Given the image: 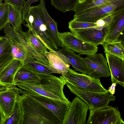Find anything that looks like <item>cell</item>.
<instances>
[{
    "mask_svg": "<svg viewBox=\"0 0 124 124\" xmlns=\"http://www.w3.org/2000/svg\"><path fill=\"white\" fill-rule=\"evenodd\" d=\"M14 59L11 45L4 36L0 37V72Z\"/></svg>",
    "mask_w": 124,
    "mask_h": 124,
    "instance_id": "20",
    "label": "cell"
},
{
    "mask_svg": "<svg viewBox=\"0 0 124 124\" xmlns=\"http://www.w3.org/2000/svg\"><path fill=\"white\" fill-rule=\"evenodd\" d=\"M65 85L66 82L62 78L51 74L40 75L39 79L17 83L15 85L32 94L70 103L71 102L66 97L63 92Z\"/></svg>",
    "mask_w": 124,
    "mask_h": 124,
    "instance_id": "1",
    "label": "cell"
},
{
    "mask_svg": "<svg viewBox=\"0 0 124 124\" xmlns=\"http://www.w3.org/2000/svg\"><path fill=\"white\" fill-rule=\"evenodd\" d=\"M8 22L13 27L20 32L22 31L21 24H24L22 14V10L9 4L8 10Z\"/></svg>",
    "mask_w": 124,
    "mask_h": 124,
    "instance_id": "26",
    "label": "cell"
},
{
    "mask_svg": "<svg viewBox=\"0 0 124 124\" xmlns=\"http://www.w3.org/2000/svg\"><path fill=\"white\" fill-rule=\"evenodd\" d=\"M112 83L124 86V60L120 58L105 53Z\"/></svg>",
    "mask_w": 124,
    "mask_h": 124,
    "instance_id": "16",
    "label": "cell"
},
{
    "mask_svg": "<svg viewBox=\"0 0 124 124\" xmlns=\"http://www.w3.org/2000/svg\"><path fill=\"white\" fill-rule=\"evenodd\" d=\"M6 116L0 108V124H4Z\"/></svg>",
    "mask_w": 124,
    "mask_h": 124,
    "instance_id": "35",
    "label": "cell"
},
{
    "mask_svg": "<svg viewBox=\"0 0 124 124\" xmlns=\"http://www.w3.org/2000/svg\"><path fill=\"white\" fill-rule=\"evenodd\" d=\"M60 77L79 89L100 92L108 91L103 87L99 79H96L87 74L79 73L70 68L66 73Z\"/></svg>",
    "mask_w": 124,
    "mask_h": 124,
    "instance_id": "5",
    "label": "cell"
},
{
    "mask_svg": "<svg viewBox=\"0 0 124 124\" xmlns=\"http://www.w3.org/2000/svg\"><path fill=\"white\" fill-rule=\"evenodd\" d=\"M25 66L38 74L49 75L52 74L51 71L47 66L35 60V58L30 54L28 55L23 62Z\"/></svg>",
    "mask_w": 124,
    "mask_h": 124,
    "instance_id": "23",
    "label": "cell"
},
{
    "mask_svg": "<svg viewBox=\"0 0 124 124\" xmlns=\"http://www.w3.org/2000/svg\"><path fill=\"white\" fill-rule=\"evenodd\" d=\"M23 92L52 112L62 123L70 103H64L45 96L32 94L26 91H23Z\"/></svg>",
    "mask_w": 124,
    "mask_h": 124,
    "instance_id": "12",
    "label": "cell"
},
{
    "mask_svg": "<svg viewBox=\"0 0 124 124\" xmlns=\"http://www.w3.org/2000/svg\"><path fill=\"white\" fill-rule=\"evenodd\" d=\"M118 108L111 106L90 110L87 124H124Z\"/></svg>",
    "mask_w": 124,
    "mask_h": 124,
    "instance_id": "8",
    "label": "cell"
},
{
    "mask_svg": "<svg viewBox=\"0 0 124 124\" xmlns=\"http://www.w3.org/2000/svg\"><path fill=\"white\" fill-rule=\"evenodd\" d=\"M40 78V75L23 65L17 72L14 78L13 85L19 82L38 80Z\"/></svg>",
    "mask_w": 124,
    "mask_h": 124,
    "instance_id": "24",
    "label": "cell"
},
{
    "mask_svg": "<svg viewBox=\"0 0 124 124\" xmlns=\"http://www.w3.org/2000/svg\"><path fill=\"white\" fill-rule=\"evenodd\" d=\"M78 3L80 4H82L84 2L87 0H77Z\"/></svg>",
    "mask_w": 124,
    "mask_h": 124,
    "instance_id": "39",
    "label": "cell"
},
{
    "mask_svg": "<svg viewBox=\"0 0 124 124\" xmlns=\"http://www.w3.org/2000/svg\"><path fill=\"white\" fill-rule=\"evenodd\" d=\"M24 1V0H4L5 2L8 3L22 10Z\"/></svg>",
    "mask_w": 124,
    "mask_h": 124,
    "instance_id": "33",
    "label": "cell"
},
{
    "mask_svg": "<svg viewBox=\"0 0 124 124\" xmlns=\"http://www.w3.org/2000/svg\"><path fill=\"white\" fill-rule=\"evenodd\" d=\"M104 52L119 57L124 60V47L121 41L116 40L111 42L104 41L102 44Z\"/></svg>",
    "mask_w": 124,
    "mask_h": 124,
    "instance_id": "27",
    "label": "cell"
},
{
    "mask_svg": "<svg viewBox=\"0 0 124 124\" xmlns=\"http://www.w3.org/2000/svg\"><path fill=\"white\" fill-rule=\"evenodd\" d=\"M58 51L69 60L70 64L75 70L82 73L87 74L86 66L79 54H76L74 51L63 46L61 49H58Z\"/></svg>",
    "mask_w": 124,
    "mask_h": 124,
    "instance_id": "19",
    "label": "cell"
},
{
    "mask_svg": "<svg viewBox=\"0 0 124 124\" xmlns=\"http://www.w3.org/2000/svg\"><path fill=\"white\" fill-rule=\"evenodd\" d=\"M23 113L20 104L17 101L14 108L7 117L4 124H22Z\"/></svg>",
    "mask_w": 124,
    "mask_h": 124,
    "instance_id": "28",
    "label": "cell"
},
{
    "mask_svg": "<svg viewBox=\"0 0 124 124\" xmlns=\"http://www.w3.org/2000/svg\"><path fill=\"white\" fill-rule=\"evenodd\" d=\"M4 28V37L11 45L14 59L23 62L29 54L18 40L16 36V30L11 26L9 22Z\"/></svg>",
    "mask_w": 124,
    "mask_h": 124,
    "instance_id": "13",
    "label": "cell"
},
{
    "mask_svg": "<svg viewBox=\"0 0 124 124\" xmlns=\"http://www.w3.org/2000/svg\"><path fill=\"white\" fill-rule=\"evenodd\" d=\"M116 84V83H112L111 86L109 88L108 90V91L112 95H113L115 93Z\"/></svg>",
    "mask_w": 124,
    "mask_h": 124,
    "instance_id": "36",
    "label": "cell"
},
{
    "mask_svg": "<svg viewBox=\"0 0 124 124\" xmlns=\"http://www.w3.org/2000/svg\"><path fill=\"white\" fill-rule=\"evenodd\" d=\"M78 3L77 0H51V5L63 13L73 11Z\"/></svg>",
    "mask_w": 124,
    "mask_h": 124,
    "instance_id": "29",
    "label": "cell"
},
{
    "mask_svg": "<svg viewBox=\"0 0 124 124\" xmlns=\"http://www.w3.org/2000/svg\"><path fill=\"white\" fill-rule=\"evenodd\" d=\"M17 101L23 113L22 124H62L58 118L38 101L20 90Z\"/></svg>",
    "mask_w": 124,
    "mask_h": 124,
    "instance_id": "2",
    "label": "cell"
},
{
    "mask_svg": "<svg viewBox=\"0 0 124 124\" xmlns=\"http://www.w3.org/2000/svg\"><path fill=\"white\" fill-rule=\"evenodd\" d=\"M45 56L49 62L47 67L52 74L56 73L62 75L66 73L68 71L70 63L69 60L60 52L58 51H47Z\"/></svg>",
    "mask_w": 124,
    "mask_h": 124,
    "instance_id": "14",
    "label": "cell"
},
{
    "mask_svg": "<svg viewBox=\"0 0 124 124\" xmlns=\"http://www.w3.org/2000/svg\"><path fill=\"white\" fill-rule=\"evenodd\" d=\"M10 87V86H7L0 82V92L5 90Z\"/></svg>",
    "mask_w": 124,
    "mask_h": 124,
    "instance_id": "38",
    "label": "cell"
},
{
    "mask_svg": "<svg viewBox=\"0 0 124 124\" xmlns=\"http://www.w3.org/2000/svg\"><path fill=\"white\" fill-rule=\"evenodd\" d=\"M113 19L108 25V31L104 41L111 42L116 40L124 30V5L116 9Z\"/></svg>",
    "mask_w": 124,
    "mask_h": 124,
    "instance_id": "15",
    "label": "cell"
},
{
    "mask_svg": "<svg viewBox=\"0 0 124 124\" xmlns=\"http://www.w3.org/2000/svg\"><path fill=\"white\" fill-rule=\"evenodd\" d=\"M9 4L4 2L0 5V31L8 22V10Z\"/></svg>",
    "mask_w": 124,
    "mask_h": 124,
    "instance_id": "30",
    "label": "cell"
},
{
    "mask_svg": "<svg viewBox=\"0 0 124 124\" xmlns=\"http://www.w3.org/2000/svg\"><path fill=\"white\" fill-rule=\"evenodd\" d=\"M23 65V62L14 59L0 72V82L9 86L14 85L15 76L19 69Z\"/></svg>",
    "mask_w": 124,
    "mask_h": 124,
    "instance_id": "18",
    "label": "cell"
},
{
    "mask_svg": "<svg viewBox=\"0 0 124 124\" xmlns=\"http://www.w3.org/2000/svg\"><path fill=\"white\" fill-rule=\"evenodd\" d=\"M95 23L99 27L103 26L106 25L105 24V22L102 19L98 20Z\"/></svg>",
    "mask_w": 124,
    "mask_h": 124,
    "instance_id": "37",
    "label": "cell"
},
{
    "mask_svg": "<svg viewBox=\"0 0 124 124\" xmlns=\"http://www.w3.org/2000/svg\"><path fill=\"white\" fill-rule=\"evenodd\" d=\"M108 25L97 26L70 30V32L82 40L96 46L102 45L108 31Z\"/></svg>",
    "mask_w": 124,
    "mask_h": 124,
    "instance_id": "11",
    "label": "cell"
},
{
    "mask_svg": "<svg viewBox=\"0 0 124 124\" xmlns=\"http://www.w3.org/2000/svg\"><path fill=\"white\" fill-rule=\"evenodd\" d=\"M68 24V27L70 31L75 29H81L98 26L95 23L78 21L73 19L69 22Z\"/></svg>",
    "mask_w": 124,
    "mask_h": 124,
    "instance_id": "31",
    "label": "cell"
},
{
    "mask_svg": "<svg viewBox=\"0 0 124 124\" xmlns=\"http://www.w3.org/2000/svg\"><path fill=\"white\" fill-rule=\"evenodd\" d=\"M82 60L86 66L88 75L96 79L110 76L107 59L102 54L87 56Z\"/></svg>",
    "mask_w": 124,
    "mask_h": 124,
    "instance_id": "9",
    "label": "cell"
},
{
    "mask_svg": "<svg viewBox=\"0 0 124 124\" xmlns=\"http://www.w3.org/2000/svg\"><path fill=\"white\" fill-rule=\"evenodd\" d=\"M39 0H27L24 2L23 8L22 10V14L23 19L24 21L26 17L28 12L31 4Z\"/></svg>",
    "mask_w": 124,
    "mask_h": 124,
    "instance_id": "32",
    "label": "cell"
},
{
    "mask_svg": "<svg viewBox=\"0 0 124 124\" xmlns=\"http://www.w3.org/2000/svg\"><path fill=\"white\" fill-rule=\"evenodd\" d=\"M121 0H109V1L111 2H114L117 1H120Z\"/></svg>",
    "mask_w": 124,
    "mask_h": 124,
    "instance_id": "40",
    "label": "cell"
},
{
    "mask_svg": "<svg viewBox=\"0 0 124 124\" xmlns=\"http://www.w3.org/2000/svg\"><path fill=\"white\" fill-rule=\"evenodd\" d=\"M44 15L46 24L54 42L58 47L63 45L59 39L57 23L49 15L45 6V0H40L39 3Z\"/></svg>",
    "mask_w": 124,
    "mask_h": 124,
    "instance_id": "22",
    "label": "cell"
},
{
    "mask_svg": "<svg viewBox=\"0 0 124 124\" xmlns=\"http://www.w3.org/2000/svg\"><path fill=\"white\" fill-rule=\"evenodd\" d=\"M124 5V0L110 2L93 8L81 13L75 14L73 19L78 21L95 23L111 14L118 7Z\"/></svg>",
    "mask_w": 124,
    "mask_h": 124,
    "instance_id": "6",
    "label": "cell"
},
{
    "mask_svg": "<svg viewBox=\"0 0 124 124\" xmlns=\"http://www.w3.org/2000/svg\"><path fill=\"white\" fill-rule=\"evenodd\" d=\"M88 109L87 104L76 97L71 102L62 124H85Z\"/></svg>",
    "mask_w": 124,
    "mask_h": 124,
    "instance_id": "10",
    "label": "cell"
},
{
    "mask_svg": "<svg viewBox=\"0 0 124 124\" xmlns=\"http://www.w3.org/2000/svg\"><path fill=\"white\" fill-rule=\"evenodd\" d=\"M59 34L63 46L80 55H92L98 51L97 46L82 40L70 32H59Z\"/></svg>",
    "mask_w": 124,
    "mask_h": 124,
    "instance_id": "7",
    "label": "cell"
},
{
    "mask_svg": "<svg viewBox=\"0 0 124 124\" xmlns=\"http://www.w3.org/2000/svg\"><path fill=\"white\" fill-rule=\"evenodd\" d=\"M2 0H0V5L2 3Z\"/></svg>",
    "mask_w": 124,
    "mask_h": 124,
    "instance_id": "41",
    "label": "cell"
},
{
    "mask_svg": "<svg viewBox=\"0 0 124 124\" xmlns=\"http://www.w3.org/2000/svg\"><path fill=\"white\" fill-rule=\"evenodd\" d=\"M66 85L71 92L81 98L87 105L89 110H94L107 107L109 102L115 100V96L108 91L100 92L79 89L65 81Z\"/></svg>",
    "mask_w": 124,
    "mask_h": 124,
    "instance_id": "4",
    "label": "cell"
},
{
    "mask_svg": "<svg viewBox=\"0 0 124 124\" xmlns=\"http://www.w3.org/2000/svg\"><path fill=\"white\" fill-rule=\"evenodd\" d=\"M16 33L18 40L28 53L37 61L47 66H48L49 62L46 57L39 53L28 41L25 40L18 31L16 30Z\"/></svg>",
    "mask_w": 124,
    "mask_h": 124,
    "instance_id": "25",
    "label": "cell"
},
{
    "mask_svg": "<svg viewBox=\"0 0 124 124\" xmlns=\"http://www.w3.org/2000/svg\"><path fill=\"white\" fill-rule=\"evenodd\" d=\"M94 7L108 4L110 2L109 0H92Z\"/></svg>",
    "mask_w": 124,
    "mask_h": 124,
    "instance_id": "34",
    "label": "cell"
},
{
    "mask_svg": "<svg viewBox=\"0 0 124 124\" xmlns=\"http://www.w3.org/2000/svg\"><path fill=\"white\" fill-rule=\"evenodd\" d=\"M27 27L28 28L27 31L25 32L22 30L19 32L25 40L28 41L39 53L45 56L46 53L47 51L45 45L31 29Z\"/></svg>",
    "mask_w": 124,
    "mask_h": 124,
    "instance_id": "21",
    "label": "cell"
},
{
    "mask_svg": "<svg viewBox=\"0 0 124 124\" xmlns=\"http://www.w3.org/2000/svg\"><path fill=\"white\" fill-rule=\"evenodd\" d=\"M20 89L14 85L0 92V108L6 118L14 108L17 98L21 93Z\"/></svg>",
    "mask_w": 124,
    "mask_h": 124,
    "instance_id": "17",
    "label": "cell"
},
{
    "mask_svg": "<svg viewBox=\"0 0 124 124\" xmlns=\"http://www.w3.org/2000/svg\"><path fill=\"white\" fill-rule=\"evenodd\" d=\"M24 20L27 23L24 25L34 31L50 51H56L58 49L46 24L40 4L30 7Z\"/></svg>",
    "mask_w": 124,
    "mask_h": 124,
    "instance_id": "3",
    "label": "cell"
}]
</instances>
